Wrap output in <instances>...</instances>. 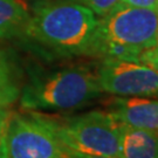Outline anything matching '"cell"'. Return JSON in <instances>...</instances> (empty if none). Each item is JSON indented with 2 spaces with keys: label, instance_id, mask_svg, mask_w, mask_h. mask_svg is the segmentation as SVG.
I'll return each mask as SVG.
<instances>
[{
  "label": "cell",
  "instance_id": "cell-11",
  "mask_svg": "<svg viewBox=\"0 0 158 158\" xmlns=\"http://www.w3.org/2000/svg\"><path fill=\"white\" fill-rule=\"evenodd\" d=\"M90 10L96 17H104L121 4V0H72Z\"/></svg>",
  "mask_w": 158,
  "mask_h": 158
},
{
  "label": "cell",
  "instance_id": "cell-17",
  "mask_svg": "<svg viewBox=\"0 0 158 158\" xmlns=\"http://www.w3.org/2000/svg\"><path fill=\"white\" fill-rule=\"evenodd\" d=\"M156 12H157V17H158V6H157V10H156Z\"/></svg>",
  "mask_w": 158,
  "mask_h": 158
},
{
  "label": "cell",
  "instance_id": "cell-14",
  "mask_svg": "<svg viewBox=\"0 0 158 158\" xmlns=\"http://www.w3.org/2000/svg\"><path fill=\"white\" fill-rule=\"evenodd\" d=\"M10 115L11 113L0 115V158H8L7 157V145H6V131H7Z\"/></svg>",
  "mask_w": 158,
  "mask_h": 158
},
{
  "label": "cell",
  "instance_id": "cell-16",
  "mask_svg": "<svg viewBox=\"0 0 158 158\" xmlns=\"http://www.w3.org/2000/svg\"><path fill=\"white\" fill-rule=\"evenodd\" d=\"M64 158H115V157H107V156H97V155H87V153L76 152L72 150H67L63 148Z\"/></svg>",
  "mask_w": 158,
  "mask_h": 158
},
{
  "label": "cell",
  "instance_id": "cell-12",
  "mask_svg": "<svg viewBox=\"0 0 158 158\" xmlns=\"http://www.w3.org/2000/svg\"><path fill=\"white\" fill-rule=\"evenodd\" d=\"M0 80H14V67L11 59L0 48Z\"/></svg>",
  "mask_w": 158,
  "mask_h": 158
},
{
  "label": "cell",
  "instance_id": "cell-9",
  "mask_svg": "<svg viewBox=\"0 0 158 158\" xmlns=\"http://www.w3.org/2000/svg\"><path fill=\"white\" fill-rule=\"evenodd\" d=\"M29 12L19 0H0V39L23 36Z\"/></svg>",
  "mask_w": 158,
  "mask_h": 158
},
{
  "label": "cell",
  "instance_id": "cell-4",
  "mask_svg": "<svg viewBox=\"0 0 158 158\" xmlns=\"http://www.w3.org/2000/svg\"><path fill=\"white\" fill-rule=\"evenodd\" d=\"M48 118L64 149L119 158L118 122L110 113L93 110L68 118Z\"/></svg>",
  "mask_w": 158,
  "mask_h": 158
},
{
  "label": "cell",
  "instance_id": "cell-3",
  "mask_svg": "<svg viewBox=\"0 0 158 158\" xmlns=\"http://www.w3.org/2000/svg\"><path fill=\"white\" fill-rule=\"evenodd\" d=\"M158 45L156 10L119 4L98 19L94 56L139 61L143 51Z\"/></svg>",
  "mask_w": 158,
  "mask_h": 158
},
{
  "label": "cell",
  "instance_id": "cell-5",
  "mask_svg": "<svg viewBox=\"0 0 158 158\" xmlns=\"http://www.w3.org/2000/svg\"><path fill=\"white\" fill-rule=\"evenodd\" d=\"M6 145L8 158H64L48 116L35 111L10 115Z\"/></svg>",
  "mask_w": 158,
  "mask_h": 158
},
{
  "label": "cell",
  "instance_id": "cell-6",
  "mask_svg": "<svg viewBox=\"0 0 158 158\" xmlns=\"http://www.w3.org/2000/svg\"><path fill=\"white\" fill-rule=\"evenodd\" d=\"M96 75L103 93L121 97H158V72L139 61L102 59Z\"/></svg>",
  "mask_w": 158,
  "mask_h": 158
},
{
  "label": "cell",
  "instance_id": "cell-8",
  "mask_svg": "<svg viewBox=\"0 0 158 158\" xmlns=\"http://www.w3.org/2000/svg\"><path fill=\"white\" fill-rule=\"evenodd\" d=\"M119 158H158V131L118 122Z\"/></svg>",
  "mask_w": 158,
  "mask_h": 158
},
{
  "label": "cell",
  "instance_id": "cell-2",
  "mask_svg": "<svg viewBox=\"0 0 158 158\" xmlns=\"http://www.w3.org/2000/svg\"><path fill=\"white\" fill-rule=\"evenodd\" d=\"M102 93L96 72L73 66L32 75L20 90L19 102L28 111L73 110L87 106Z\"/></svg>",
  "mask_w": 158,
  "mask_h": 158
},
{
  "label": "cell",
  "instance_id": "cell-1",
  "mask_svg": "<svg viewBox=\"0 0 158 158\" xmlns=\"http://www.w3.org/2000/svg\"><path fill=\"white\" fill-rule=\"evenodd\" d=\"M98 19L72 0H42L33 6L23 36L62 57L94 56Z\"/></svg>",
  "mask_w": 158,
  "mask_h": 158
},
{
  "label": "cell",
  "instance_id": "cell-15",
  "mask_svg": "<svg viewBox=\"0 0 158 158\" xmlns=\"http://www.w3.org/2000/svg\"><path fill=\"white\" fill-rule=\"evenodd\" d=\"M121 4L132 7H139V8L157 10L158 0H121Z\"/></svg>",
  "mask_w": 158,
  "mask_h": 158
},
{
  "label": "cell",
  "instance_id": "cell-13",
  "mask_svg": "<svg viewBox=\"0 0 158 158\" xmlns=\"http://www.w3.org/2000/svg\"><path fill=\"white\" fill-rule=\"evenodd\" d=\"M139 62L148 64L158 72V45L142 52L139 55Z\"/></svg>",
  "mask_w": 158,
  "mask_h": 158
},
{
  "label": "cell",
  "instance_id": "cell-10",
  "mask_svg": "<svg viewBox=\"0 0 158 158\" xmlns=\"http://www.w3.org/2000/svg\"><path fill=\"white\" fill-rule=\"evenodd\" d=\"M20 90L14 80H0V115L10 113L11 107L19 100Z\"/></svg>",
  "mask_w": 158,
  "mask_h": 158
},
{
  "label": "cell",
  "instance_id": "cell-7",
  "mask_svg": "<svg viewBox=\"0 0 158 158\" xmlns=\"http://www.w3.org/2000/svg\"><path fill=\"white\" fill-rule=\"evenodd\" d=\"M119 123L158 131V101L145 97H118L111 102L110 111Z\"/></svg>",
  "mask_w": 158,
  "mask_h": 158
}]
</instances>
